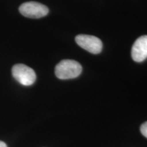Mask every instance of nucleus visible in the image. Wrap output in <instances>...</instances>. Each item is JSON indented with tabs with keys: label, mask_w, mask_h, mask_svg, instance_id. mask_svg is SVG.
Returning a JSON list of instances; mask_svg holds the SVG:
<instances>
[{
	"label": "nucleus",
	"mask_w": 147,
	"mask_h": 147,
	"mask_svg": "<svg viewBox=\"0 0 147 147\" xmlns=\"http://www.w3.org/2000/svg\"><path fill=\"white\" fill-rule=\"evenodd\" d=\"M140 131L145 138H147V121L143 123L140 127Z\"/></svg>",
	"instance_id": "423d86ee"
},
{
	"label": "nucleus",
	"mask_w": 147,
	"mask_h": 147,
	"mask_svg": "<svg viewBox=\"0 0 147 147\" xmlns=\"http://www.w3.org/2000/svg\"><path fill=\"white\" fill-rule=\"evenodd\" d=\"M0 147H7V145L2 141H0Z\"/></svg>",
	"instance_id": "0eeeda50"
},
{
	"label": "nucleus",
	"mask_w": 147,
	"mask_h": 147,
	"mask_svg": "<svg viewBox=\"0 0 147 147\" xmlns=\"http://www.w3.org/2000/svg\"><path fill=\"white\" fill-rule=\"evenodd\" d=\"M131 57L136 62H142L147 58V36H142L136 40L131 49Z\"/></svg>",
	"instance_id": "39448f33"
},
{
	"label": "nucleus",
	"mask_w": 147,
	"mask_h": 147,
	"mask_svg": "<svg viewBox=\"0 0 147 147\" xmlns=\"http://www.w3.org/2000/svg\"><path fill=\"white\" fill-rule=\"evenodd\" d=\"M19 12L25 17L40 18L47 16L49 10L47 6L42 3L36 1H29L20 5Z\"/></svg>",
	"instance_id": "7ed1b4c3"
},
{
	"label": "nucleus",
	"mask_w": 147,
	"mask_h": 147,
	"mask_svg": "<svg viewBox=\"0 0 147 147\" xmlns=\"http://www.w3.org/2000/svg\"><path fill=\"white\" fill-rule=\"evenodd\" d=\"M12 74L16 81L24 86L32 85L36 80L34 69L22 63L16 64L12 67Z\"/></svg>",
	"instance_id": "f03ea898"
},
{
	"label": "nucleus",
	"mask_w": 147,
	"mask_h": 147,
	"mask_svg": "<svg viewBox=\"0 0 147 147\" xmlns=\"http://www.w3.org/2000/svg\"><path fill=\"white\" fill-rule=\"evenodd\" d=\"M81 65L74 60L64 59L56 65L55 73L58 78L61 80L75 78L82 72Z\"/></svg>",
	"instance_id": "f257e3e1"
},
{
	"label": "nucleus",
	"mask_w": 147,
	"mask_h": 147,
	"mask_svg": "<svg viewBox=\"0 0 147 147\" xmlns=\"http://www.w3.org/2000/svg\"><path fill=\"white\" fill-rule=\"evenodd\" d=\"M75 41L82 49L92 54H99L102 50V42L95 36L84 34L78 35L75 38Z\"/></svg>",
	"instance_id": "20e7f679"
}]
</instances>
